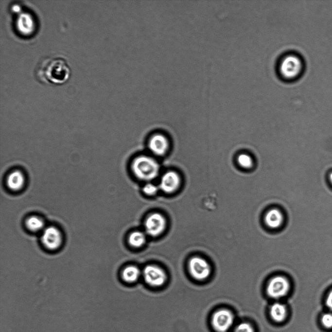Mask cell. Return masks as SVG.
I'll list each match as a JSON object with an SVG mask.
<instances>
[{"mask_svg": "<svg viewBox=\"0 0 332 332\" xmlns=\"http://www.w3.org/2000/svg\"><path fill=\"white\" fill-rule=\"evenodd\" d=\"M329 181L332 186V172H330L328 176Z\"/></svg>", "mask_w": 332, "mask_h": 332, "instance_id": "cb8c5ba5", "label": "cell"}, {"mask_svg": "<svg viewBox=\"0 0 332 332\" xmlns=\"http://www.w3.org/2000/svg\"><path fill=\"white\" fill-rule=\"evenodd\" d=\"M290 284L288 280L282 276H277L269 282L266 292L268 295L273 298L278 299L285 296L288 292Z\"/></svg>", "mask_w": 332, "mask_h": 332, "instance_id": "52a82bcc", "label": "cell"}, {"mask_svg": "<svg viewBox=\"0 0 332 332\" xmlns=\"http://www.w3.org/2000/svg\"><path fill=\"white\" fill-rule=\"evenodd\" d=\"M27 229L33 233H40L46 226L43 218L38 215H32L28 216L25 221Z\"/></svg>", "mask_w": 332, "mask_h": 332, "instance_id": "4fadbf2b", "label": "cell"}, {"mask_svg": "<svg viewBox=\"0 0 332 332\" xmlns=\"http://www.w3.org/2000/svg\"><path fill=\"white\" fill-rule=\"evenodd\" d=\"M168 141L166 137L160 134L153 136L149 142L150 151L157 156L164 155L168 148Z\"/></svg>", "mask_w": 332, "mask_h": 332, "instance_id": "7c38bea8", "label": "cell"}, {"mask_svg": "<svg viewBox=\"0 0 332 332\" xmlns=\"http://www.w3.org/2000/svg\"><path fill=\"white\" fill-rule=\"evenodd\" d=\"M238 164L243 168L249 169L253 164L252 157L248 154L242 153L239 155L237 158Z\"/></svg>", "mask_w": 332, "mask_h": 332, "instance_id": "d6986e66", "label": "cell"}, {"mask_svg": "<svg viewBox=\"0 0 332 332\" xmlns=\"http://www.w3.org/2000/svg\"><path fill=\"white\" fill-rule=\"evenodd\" d=\"M40 234L41 243L48 250L56 251L62 245L63 235L58 227L54 226H46Z\"/></svg>", "mask_w": 332, "mask_h": 332, "instance_id": "277c9868", "label": "cell"}, {"mask_svg": "<svg viewBox=\"0 0 332 332\" xmlns=\"http://www.w3.org/2000/svg\"><path fill=\"white\" fill-rule=\"evenodd\" d=\"M287 313L286 307L282 303H275L270 308V315L271 318L277 322L284 321L287 316Z\"/></svg>", "mask_w": 332, "mask_h": 332, "instance_id": "9a60e30c", "label": "cell"}, {"mask_svg": "<svg viewBox=\"0 0 332 332\" xmlns=\"http://www.w3.org/2000/svg\"><path fill=\"white\" fill-rule=\"evenodd\" d=\"M158 191V187L152 183H148L143 188V192L148 195H154Z\"/></svg>", "mask_w": 332, "mask_h": 332, "instance_id": "7402d4cb", "label": "cell"}, {"mask_svg": "<svg viewBox=\"0 0 332 332\" xmlns=\"http://www.w3.org/2000/svg\"><path fill=\"white\" fill-rule=\"evenodd\" d=\"M302 57L297 52H288L282 54L277 63L278 75L286 81H292L298 78L304 69Z\"/></svg>", "mask_w": 332, "mask_h": 332, "instance_id": "7a4b0ae2", "label": "cell"}, {"mask_svg": "<svg viewBox=\"0 0 332 332\" xmlns=\"http://www.w3.org/2000/svg\"><path fill=\"white\" fill-rule=\"evenodd\" d=\"M139 268L135 266H129L125 268L122 273L123 279L126 282H132L139 278L140 275Z\"/></svg>", "mask_w": 332, "mask_h": 332, "instance_id": "2e32d148", "label": "cell"}, {"mask_svg": "<svg viewBox=\"0 0 332 332\" xmlns=\"http://www.w3.org/2000/svg\"><path fill=\"white\" fill-rule=\"evenodd\" d=\"M189 269L191 275L196 280H204L207 279L210 273V267L204 259L194 257L189 262Z\"/></svg>", "mask_w": 332, "mask_h": 332, "instance_id": "ba28073f", "label": "cell"}, {"mask_svg": "<svg viewBox=\"0 0 332 332\" xmlns=\"http://www.w3.org/2000/svg\"><path fill=\"white\" fill-rule=\"evenodd\" d=\"M233 332H254V330L249 323L242 322L235 327Z\"/></svg>", "mask_w": 332, "mask_h": 332, "instance_id": "44dd1931", "label": "cell"}, {"mask_svg": "<svg viewBox=\"0 0 332 332\" xmlns=\"http://www.w3.org/2000/svg\"><path fill=\"white\" fill-rule=\"evenodd\" d=\"M283 221V216L280 211L276 209L269 210L266 214L265 221L270 228H276L279 227Z\"/></svg>", "mask_w": 332, "mask_h": 332, "instance_id": "5bb4252c", "label": "cell"}, {"mask_svg": "<svg viewBox=\"0 0 332 332\" xmlns=\"http://www.w3.org/2000/svg\"><path fill=\"white\" fill-rule=\"evenodd\" d=\"M324 304L327 311L332 312V288L329 290L325 297Z\"/></svg>", "mask_w": 332, "mask_h": 332, "instance_id": "603a6c76", "label": "cell"}, {"mask_svg": "<svg viewBox=\"0 0 332 332\" xmlns=\"http://www.w3.org/2000/svg\"><path fill=\"white\" fill-rule=\"evenodd\" d=\"M234 316L230 311L220 309L211 315L210 323L212 329L216 332H227L232 326Z\"/></svg>", "mask_w": 332, "mask_h": 332, "instance_id": "5b68a950", "label": "cell"}, {"mask_svg": "<svg viewBox=\"0 0 332 332\" xmlns=\"http://www.w3.org/2000/svg\"><path fill=\"white\" fill-rule=\"evenodd\" d=\"M71 70L66 59L62 56L46 55L40 58L34 71L35 79L45 85H61L70 77Z\"/></svg>", "mask_w": 332, "mask_h": 332, "instance_id": "6da1fadb", "label": "cell"}, {"mask_svg": "<svg viewBox=\"0 0 332 332\" xmlns=\"http://www.w3.org/2000/svg\"><path fill=\"white\" fill-rule=\"evenodd\" d=\"M17 19H20V20H17V25L19 27H21V29H22L23 27H25V30L27 29V27L30 29V27L33 25V21L32 20L33 19L29 15H28L25 13H23Z\"/></svg>", "mask_w": 332, "mask_h": 332, "instance_id": "ffe728a7", "label": "cell"}, {"mask_svg": "<svg viewBox=\"0 0 332 332\" xmlns=\"http://www.w3.org/2000/svg\"><path fill=\"white\" fill-rule=\"evenodd\" d=\"M320 326L325 330H332V312L327 311L322 313L319 317Z\"/></svg>", "mask_w": 332, "mask_h": 332, "instance_id": "ac0fdd59", "label": "cell"}, {"mask_svg": "<svg viewBox=\"0 0 332 332\" xmlns=\"http://www.w3.org/2000/svg\"><path fill=\"white\" fill-rule=\"evenodd\" d=\"M132 169L135 175L140 179L150 181L157 177L160 168L158 163L153 158L141 156L134 160Z\"/></svg>", "mask_w": 332, "mask_h": 332, "instance_id": "3957f363", "label": "cell"}, {"mask_svg": "<svg viewBox=\"0 0 332 332\" xmlns=\"http://www.w3.org/2000/svg\"><path fill=\"white\" fill-rule=\"evenodd\" d=\"M166 227L165 218L160 214L155 213L150 215L145 223V229L147 234L157 236L161 233Z\"/></svg>", "mask_w": 332, "mask_h": 332, "instance_id": "30bf717a", "label": "cell"}, {"mask_svg": "<svg viewBox=\"0 0 332 332\" xmlns=\"http://www.w3.org/2000/svg\"><path fill=\"white\" fill-rule=\"evenodd\" d=\"M143 275L147 283L153 286H161L166 280L165 272L155 265L146 266L143 270Z\"/></svg>", "mask_w": 332, "mask_h": 332, "instance_id": "9c48e42d", "label": "cell"}, {"mask_svg": "<svg viewBox=\"0 0 332 332\" xmlns=\"http://www.w3.org/2000/svg\"><path fill=\"white\" fill-rule=\"evenodd\" d=\"M26 180L24 172L20 169L15 168L9 171L6 175L5 185L9 191L17 192L23 190Z\"/></svg>", "mask_w": 332, "mask_h": 332, "instance_id": "8992f818", "label": "cell"}, {"mask_svg": "<svg viewBox=\"0 0 332 332\" xmlns=\"http://www.w3.org/2000/svg\"><path fill=\"white\" fill-rule=\"evenodd\" d=\"M180 183V179L178 175L176 172L169 171L161 177L159 187L164 192L172 193L178 189Z\"/></svg>", "mask_w": 332, "mask_h": 332, "instance_id": "8fae6325", "label": "cell"}, {"mask_svg": "<svg viewBox=\"0 0 332 332\" xmlns=\"http://www.w3.org/2000/svg\"><path fill=\"white\" fill-rule=\"evenodd\" d=\"M145 235L141 231H134L129 237V243L133 246L139 247L142 246L145 242Z\"/></svg>", "mask_w": 332, "mask_h": 332, "instance_id": "e0dca14e", "label": "cell"}]
</instances>
